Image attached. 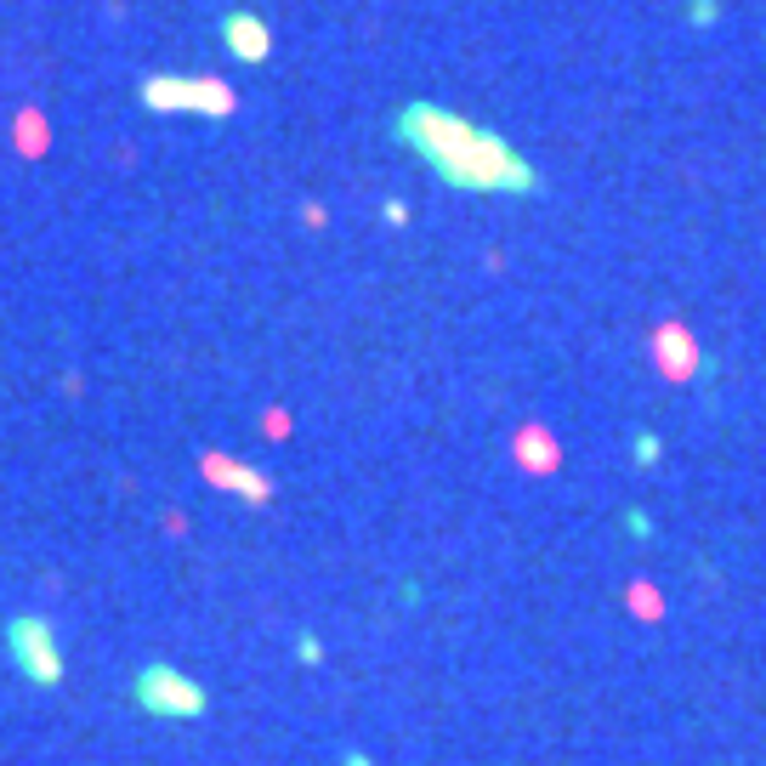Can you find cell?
I'll return each mask as SVG.
<instances>
[{
  "mask_svg": "<svg viewBox=\"0 0 766 766\" xmlns=\"http://www.w3.org/2000/svg\"><path fill=\"white\" fill-rule=\"evenodd\" d=\"M6 653H12V664H18V676L29 681V687H57L63 670H69L46 613H12V619H6Z\"/></svg>",
  "mask_w": 766,
  "mask_h": 766,
  "instance_id": "obj_4",
  "label": "cell"
},
{
  "mask_svg": "<svg viewBox=\"0 0 766 766\" xmlns=\"http://www.w3.org/2000/svg\"><path fill=\"white\" fill-rule=\"evenodd\" d=\"M693 23H715V0H693Z\"/></svg>",
  "mask_w": 766,
  "mask_h": 766,
  "instance_id": "obj_16",
  "label": "cell"
},
{
  "mask_svg": "<svg viewBox=\"0 0 766 766\" xmlns=\"http://www.w3.org/2000/svg\"><path fill=\"white\" fill-rule=\"evenodd\" d=\"M381 216H386L392 227H409V205H403V199H386V205H381Z\"/></svg>",
  "mask_w": 766,
  "mask_h": 766,
  "instance_id": "obj_14",
  "label": "cell"
},
{
  "mask_svg": "<svg viewBox=\"0 0 766 766\" xmlns=\"http://www.w3.org/2000/svg\"><path fill=\"white\" fill-rule=\"evenodd\" d=\"M392 137L454 193H511V199L540 193V171L500 131H488V125L466 120L443 103H426V97L403 103L392 120Z\"/></svg>",
  "mask_w": 766,
  "mask_h": 766,
  "instance_id": "obj_1",
  "label": "cell"
},
{
  "mask_svg": "<svg viewBox=\"0 0 766 766\" xmlns=\"http://www.w3.org/2000/svg\"><path fill=\"white\" fill-rule=\"evenodd\" d=\"M301 222L313 227V233H324V227H330V210L318 205V199H307V205H301Z\"/></svg>",
  "mask_w": 766,
  "mask_h": 766,
  "instance_id": "obj_13",
  "label": "cell"
},
{
  "mask_svg": "<svg viewBox=\"0 0 766 766\" xmlns=\"http://www.w3.org/2000/svg\"><path fill=\"white\" fill-rule=\"evenodd\" d=\"M262 432L273 437V443H284V437L296 432V420H290V409H267V415H262Z\"/></svg>",
  "mask_w": 766,
  "mask_h": 766,
  "instance_id": "obj_11",
  "label": "cell"
},
{
  "mask_svg": "<svg viewBox=\"0 0 766 766\" xmlns=\"http://www.w3.org/2000/svg\"><path fill=\"white\" fill-rule=\"evenodd\" d=\"M636 460H642V466H653V460H659V437H636Z\"/></svg>",
  "mask_w": 766,
  "mask_h": 766,
  "instance_id": "obj_15",
  "label": "cell"
},
{
  "mask_svg": "<svg viewBox=\"0 0 766 766\" xmlns=\"http://www.w3.org/2000/svg\"><path fill=\"white\" fill-rule=\"evenodd\" d=\"M137 103L148 114H199V120H233L239 91L216 74H142Z\"/></svg>",
  "mask_w": 766,
  "mask_h": 766,
  "instance_id": "obj_2",
  "label": "cell"
},
{
  "mask_svg": "<svg viewBox=\"0 0 766 766\" xmlns=\"http://www.w3.org/2000/svg\"><path fill=\"white\" fill-rule=\"evenodd\" d=\"M647 352H653V364L670 386L693 381L698 369H704V347H698V335L687 324H659V330L647 335Z\"/></svg>",
  "mask_w": 766,
  "mask_h": 766,
  "instance_id": "obj_6",
  "label": "cell"
},
{
  "mask_svg": "<svg viewBox=\"0 0 766 766\" xmlns=\"http://www.w3.org/2000/svg\"><path fill=\"white\" fill-rule=\"evenodd\" d=\"M341 766H375V755H364V749H347V755H341Z\"/></svg>",
  "mask_w": 766,
  "mask_h": 766,
  "instance_id": "obj_18",
  "label": "cell"
},
{
  "mask_svg": "<svg viewBox=\"0 0 766 766\" xmlns=\"http://www.w3.org/2000/svg\"><path fill=\"white\" fill-rule=\"evenodd\" d=\"M131 698H137L148 715H159V721H199V715L210 710L205 687L193 676H182V670L165 664V659H148L137 676H131Z\"/></svg>",
  "mask_w": 766,
  "mask_h": 766,
  "instance_id": "obj_3",
  "label": "cell"
},
{
  "mask_svg": "<svg viewBox=\"0 0 766 766\" xmlns=\"http://www.w3.org/2000/svg\"><path fill=\"white\" fill-rule=\"evenodd\" d=\"M296 659L301 664H324V642H318L313 630H301V636H296Z\"/></svg>",
  "mask_w": 766,
  "mask_h": 766,
  "instance_id": "obj_12",
  "label": "cell"
},
{
  "mask_svg": "<svg viewBox=\"0 0 766 766\" xmlns=\"http://www.w3.org/2000/svg\"><path fill=\"white\" fill-rule=\"evenodd\" d=\"M165 534H188V517H182V511H165Z\"/></svg>",
  "mask_w": 766,
  "mask_h": 766,
  "instance_id": "obj_17",
  "label": "cell"
},
{
  "mask_svg": "<svg viewBox=\"0 0 766 766\" xmlns=\"http://www.w3.org/2000/svg\"><path fill=\"white\" fill-rule=\"evenodd\" d=\"M12 148H18L23 159H46V154H52L57 131H52V120H46V108L23 103L18 114H12Z\"/></svg>",
  "mask_w": 766,
  "mask_h": 766,
  "instance_id": "obj_9",
  "label": "cell"
},
{
  "mask_svg": "<svg viewBox=\"0 0 766 766\" xmlns=\"http://www.w3.org/2000/svg\"><path fill=\"white\" fill-rule=\"evenodd\" d=\"M199 477H205L216 494H233V500H244V505H273L279 500V483H273L262 466H250V460L222 454V449L199 454Z\"/></svg>",
  "mask_w": 766,
  "mask_h": 766,
  "instance_id": "obj_5",
  "label": "cell"
},
{
  "mask_svg": "<svg viewBox=\"0 0 766 766\" xmlns=\"http://www.w3.org/2000/svg\"><path fill=\"white\" fill-rule=\"evenodd\" d=\"M222 46L227 57H239V63H250V69H262L267 57H273V29H267L262 12H227L222 18Z\"/></svg>",
  "mask_w": 766,
  "mask_h": 766,
  "instance_id": "obj_8",
  "label": "cell"
},
{
  "mask_svg": "<svg viewBox=\"0 0 766 766\" xmlns=\"http://www.w3.org/2000/svg\"><path fill=\"white\" fill-rule=\"evenodd\" d=\"M505 449H511V466L528 471V477H557L562 471V437L545 420H523Z\"/></svg>",
  "mask_w": 766,
  "mask_h": 766,
  "instance_id": "obj_7",
  "label": "cell"
},
{
  "mask_svg": "<svg viewBox=\"0 0 766 766\" xmlns=\"http://www.w3.org/2000/svg\"><path fill=\"white\" fill-rule=\"evenodd\" d=\"M630 613H636V619H659L664 613L659 591H653V585H630Z\"/></svg>",
  "mask_w": 766,
  "mask_h": 766,
  "instance_id": "obj_10",
  "label": "cell"
}]
</instances>
